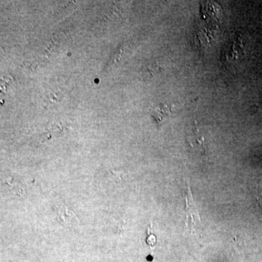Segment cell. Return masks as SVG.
Segmentation results:
<instances>
[{"mask_svg": "<svg viewBox=\"0 0 262 262\" xmlns=\"http://www.w3.org/2000/svg\"><path fill=\"white\" fill-rule=\"evenodd\" d=\"M181 262H186V261H181Z\"/></svg>", "mask_w": 262, "mask_h": 262, "instance_id": "obj_7", "label": "cell"}, {"mask_svg": "<svg viewBox=\"0 0 262 262\" xmlns=\"http://www.w3.org/2000/svg\"><path fill=\"white\" fill-rule=\"evenodd\" d=\"M175 108L173 105V106H169V105L165 104V103H160L158 106L152 108L151 115L154 117L158 124L162 123L165 118L173 113Z\"/></svg>", "mask_w": 262, "mask_h": 262, "instance_id": "obj_2", "label": "cell"}, {"mask_svg": "<svg viewBox=\"0 0 262 262\" xmlns=\"http://www.w3.org/2000/svg\"><path fill=\"white\" fill-rule=\"evenodd\" d=\"M131 53H132V46L127 44V43L121 46L120 49L117 51L116 55L113 57V63H115L121 61L123 58H126V56H130Z\"/></svg>", "mask_w": 262, "mask_h": 262, "instance_id": "obj_3", "label": "cell"}, {"mask_svg": "<svg viewBox=\"0 0 262 262\" xmlns=\"http://www.w3.org/2000/svg\"><path fill=\"white\" fill-rule=\"evenodd\" d=\"M186 201V215L185 223L186 225L189 222L187 226H190V231L192 229L193 226L196 225V220L201 222V217L196 210L195 205H194V200H193L192 192H191L190 187L187 186V194L185 198Z\"/></svg>", "mask_w": 262, "mask_h": 262, "instance_id": "obj_1", "label": "cell"}, {"mask_svg": "<svg viewBox=\"0 0 262 262\" xmlns=\"http://www.w3.org/2000/svg\"><path fill=\"white\" fill-rule=\"evenodd\" d=\"M256 198H257L258 203H261L262 205V185L258 186L257 196H256Z\"/></svg>", "mask_w": 262, "mask_h": 262, "instance_id": "obj_6", "label": "cell"}, {"mask_svg": "<svg viewBox=\"0 0 262 262\" xmlns=\"http://www.w3.org/2000/svg\"><path fill=\"white\" fill-rule=\"evenodd\" d=\"M192 142H194V144H196V147H200L202 150H204V151H206V146L205 144L204 139L203 136H201L200 134L199 130H198V127H194V141ZM192 142H190L192 144Z\"/></svg>", "mask_w": 262, "mask_h": 262, "instance_id": "obj_4", "label": "cell"}, {"mask_svg": "<svg viewBox=\"0 0 262 262\" xmlns=\"http://www.w3.org/2000/svg\"><path fill=\"white\" fill-rule=\"evenodd\" d=\"M148 234H149V235H148L147 238H146V243L149 245V247L152 249L155 244H156V237L150 232H148Z\"/></svg>", "mask_w": 262, "mask_h": 262, "instance_id": "obj_5", "label": "cell"}]
</instances>
